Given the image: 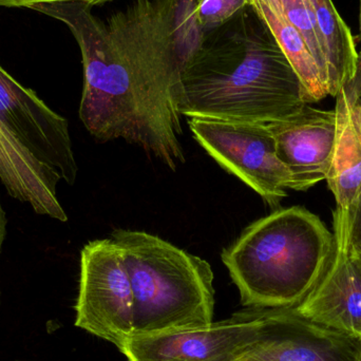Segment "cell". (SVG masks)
Here are the masks:
<instances>
[{
    "label": "cell",
    "instance_id": "3957f363",
    "mask_svg": "<svg viewBox=\"0 0 361 361\" xmlns=\"http://www.w3.org/2000/svg\"><path fill=\"white\" fill-rule=\"evenodd\" d=\"M334 235L300 206L274 212L244 229L222 261L250 309L298 305L326 271Z\"/></svg>",
    "mask_w": 361,
    "mask_h": 361
},
{
    "label": "cell",
    "instance_id": "d4e9b609",
    "mask_svg": "<svg viewBox=\"0 0 361 361\" xmlns=\"http://www.w3.org/2000/svg\"><path fill=\"white\" fill-rule=\"evenodd\" d=\"M360 57H361V54H360Z\"/></svg>",
    "mask_w": 361,
    "mask_h": 361
},
{
    "label": "cell",
    "instance_id": "8992f818",
    "mask_svg": "<svg viewBox=\"0 0 361 361\" xmlns=\"http://www.w3.org/2000/svg\"><path fill=\"white\" fill-rule=\"evenodd\" d=\"M75 326L121 349L133 336V293L118 244L89 242L80 252Z\"/></svg>",
    "mask_w": 361,
    "mask_h": 361
},
{
    "label": "cell",
    "instance_id": "7a4b0ae2",
    "mask_svg": "<svg viewBox=\"0 0 361 361\" xmlns=\"http://www.w3.org/2000/svg\"><path fill=\"white\" fill-rule=\"evenodd\" d=\"M180 116L271 123L311 104L273 33L250 4L204 36L180 70Z\"/></svg>",
    "mask_w": 361,
    "mask_h": 361
},
{
    "label": "cell",
    "instance_id": "ac0fdd59",
    "mask_svg": "<svg viewBox=\"0 0 361 361\" xmlns=\"http://www.w3.org/2000/svg\"><path fill=\"white\" fill-rule=\"evenodd\" d=\"M250 4V0H199L197 19L204 33L226 23Z\"/></svg>",
    "mask_w": 361,
    "mask_h": 361
},
{
    "label": "cell",
    "instance_id": "44dd1931",
    "mask_svg": "<svg viewBox=\"0 0 361 361\" xmlns=\"http://www.w3.org/2000/svg\"><path fill=\"white\" fill-rule=\"evenodd\" d=\"M6 226H8V219L6 212L2 207L1 199H0V252H1L2 244L6 235Z\"/></svg>",
    "mask_w": 361,
    "mask_h": 361
},
{
    "label": "cell",
    "instance_id": "9a60e30c",
    "mask_svg": "<svg viewBox=\"0 0 361 361\" xmlns=\"http://www.w3.org/2000/svg\"><path fill=\"white\" fill-rule=\"evenodd\" d=\"M250 4L271 30L280 48L292 63L307 90L311 104L322 101L330 95L328 85L322 78L319 68L302 35L264 2L250 0Z\"/></svg>",
    "mask_w": 361,
    "mask_h": 361
},
{
    "label": "cell",
    "instance_id": "603a6c76",
    "mask_svg": "<svg viewBox=\"0 0 361 361\" xmlns=\"http://www.w3.org/2000/svg\"><path fill=\"white\" fill-rule=\"evenodd\" d=\"M357 337H360V338L361 339V332L360 333V334L357 335Z\"/></svg>",
    "mask_w": 361,
    "mask_h": 361
},
{
    "label": "cell",
    "instance_id": "484cf974",
    "mask_svg": "<svg viewBox=\"0 0 361 361\" xmlns=\"http://www.w3.org/2000/svg\"><path fill=\"white\" fill-rule=\"evenodd\" d=\"M244 361V360H243Z\"/></svg>",
    "mask_w": 361,
    "mask_h": 361
},
{
    "label": "cell",
    "instance_id": "5b68a950",
    "mask_svg": "<svg viewBox=\"0 0 361 361\" xmlns=\"http://www.w3.org/2000/svg\"><path fill=\"white\" fill-rule=\"evenodd\" d=\"M187 120L195 141L222 169L256 191L269 207L281 204L290 177L269 125L206 116Z\"/></svg>",
    "mask_w": 361,
    "mask_h": 361
},
{
    "label": "cell",
    "instance_id": "e0dca14e",
    "mask_svg": "<svg viewBox=\"0 0 361 361\" xmlns=\"http://www.w3.org/2000/svg\"><path fill=\"white\" fill-rule=\"evenodd\" d=\"M197 4L199 0H176L173 33L180 70L199 50L205 36L197 19Z\"/></svg>",
    "mask_w": 361,
    "mask_h": 361
},
{
    "label": "cell",
    "instance_id": "6da1fadb",
    "mask_svg": "<svg viewBox=\"0 0 361 361\" xmlns=\"http://www.w3.org/2000/svg\"><path fill=\"white\" fill-rule=\"evenodd\" d=\"M176 0H135L107 23L82 1L37 4L80 46L84 89L80 118L97 142L122 139L176 171L185 163L180 137V66L173 42Z\"/></svg>",
    "mask_w": 361,
    "mask_h": 361
},
{
    "label": "cell",
    "instance_id": "ffe728a7",
    "mask_svg": "<svg viewBox=\"0 0 361 361\" xmlns=\"http://www.w3.org/2000/svg\"><path fill=\"white\" fill-rule=\"evenodd\" d=\"M61 1H82L97 6V4H106L114 0H0V8H31L34 4H51V2Z\"/></svg>",
    "mask_w": 361,
    "mask_h": 361
},
{
    "label": "cell",
    "instance_id": "7c38bea8",
    "mask_svg": "<svg viewBox=\"0 0 361 361\" xmlns=\"http://www.w3.org/2000/svg\"><path fill=\"white\" fill-rule=\"evenodd\" d=\"M335 99L336 137L326 180L336 201L333 214L350 219L361 192V57L357 75Z\"/></svg>",
    "mask_w": 361,
    "mask_h": 361
},
{
    "label": "cell",
    "instance_id": "52a82bcc",
    "mask_svg": "<svg viewBox=\"0 0 361 361\" xmlns=\"http://www.w3.org/2000/svg\"><path fill=\"white\" fill-rule=\"evenodd\" d=\"M267 309H250L195 330L133 336L121 348L129 361H242Z\"/></svg>",
    "mask_w": 361,
    "mask_h": 361
},
{
    "label": "cell",
    "instance_id": "9c48e42d",
    "mask_svg": "<svg viewBox=\"0 0 361 361\" xmlns=\"http://www.w3.org/2000/svg\"><path fill=\"white\" fill-rule=\"evenodd\" d=\"M361 339L301 317L294 310L267 309L244 361H358ZM242 360V361H243Z\"/></svg>",
    "mask_w": 361,
    "mask_h": 361
},
{
    "label": "cell",
    "instance_id": "30bf717a",
    "mask_svg": "<svg viewBox=\"0 0 361 361\" xmlns=\"http://www.w3.org/2000/svg\"><path fill=\"white\" fill-rule=\"evenodd\" d=\"M350 221L333 216L334 250L324 275L292 307L301 317L357 336L361 332V264L352 250Z\"/></svg>",
    "mask_w": 361,
    "mask_h": 361
},
{
    "label": "cell",
    "instance_id": "8fae6325",
    "mask_svg": "<svg viewBox=\"0 0 361 361\" xmlns=\"http://www.w3.org/2000/svg\"><path fill=\"white\" fill-rule=\"evenodd\" d=\"M277 154L290 177L288 189L307 191L326 180L336 137L334 110L305 106L298 114L271 123Z\"/></svg>",
    "mask_w": 361,
    "mask_h": 361
},
{
    "label": "cell",
    "instance_id": "cb8c5ba5",
    "mask_svg": "<svg viewBox=\"0 0 361 361\" xmlns=\"http://www.w3.org/2000/svg\"><path fill=\"white\" fill-rule=\"evenodd\" d=\"M358 361H361V353H360V360H358Z\"/></svg>",
    "mask_w": 361,
    "mask_h": 361
},
{
    "label": "cell",
    "instance_id": "7402d4cb",
    "mask_svg": "<svg viewBox=\"0 0 361 361\" xmlns=\"http://www.w3.org/2000/svg\"><path fill=\"white\" fill-rule=\"evenodd\" d=\"M356 254V252H355ZM356 256H357L358 260H360V264H361V255L360 254H356Z\"/></svg>",
    "mask_w": 361,
    "mask_h": 361
},
{
    "label": "cell",
    "instance_id": "d6986e66",
    "mask_svg": "<svg viewBox=\"0 0 361 361\" xmlns=\"http://www.w3.org/2000/svg\"><path fill=\"white\" fill-rule=\"evenodd\" d=\"M349 239L352 250L361 255V192L350 218Z\"/></svg>",
    "mask_w": 361,
    "mask_h": 361
},
{
    "label": "cell",
    "instance_id": "277c9868",
    "mask_svg": "<svg viewBox=\"0 0 361 361\" xmlns=\"http://www.w3.org/2000/svg\"><path fill=\"white\" fill-rule=\"evenodd\" d=\"M133 293V336L214 322V271L207 261L145 231L116 229Z\"/></svg>",
    "mask_w": 361,
    "mask_h": 361
},
{
    "label": "cell",
    "instance_id": "5bb4252c",
    "mask_svg": "<svg viewBox=\"0 0 361 361\" xmlns=\"http://www.w3.org/2000/svg\"><path fill=\"white\" fill-rule=\"evenodd\" d=\"M328 70L330 95L335 97L341 87L357 75L360 53L351 30L343 21L332 0H310Z\"/></svg>",
    "mask_w": 361,
    "mask_h": 361
},
{
    "label": "cell",
    "instance_id": "2e32d148",
    "mask_svg": "<svg viewBox=\"0 0 361 361\" xmlns=\"http://www.w3.org/2000/svg\"><path fill=\"white\" fill-rule=\"evenodd\" d=\"M269 8L275 11L284 20L292 25L305 38V42L311 50L312 55L319 68L322 78L329 87L328 70L322 53L317 27H316L315 15L312 10L310 0H260ZM330 92V87H329Z\"/></svg>",
    "mask_w": 361,
    "mask_h": 361
},
{
    "label": "cell",
    "instance_id": "ba28073f",
    "mask_svg": "<svg viewBox=\"0 0 361 361\" xmlns=\"http://www.w3.org/2000/svg\"><path fill=\"white\" fill-rule=\"evenodd\" d=\"M0 122L36 159L73 185L78 167L69 124L0 66Z\"/></svg>",
    "mask_w": 361,
    "mask_h": 361
},
{
    "label": "cell",
    "instance_id": "4fadbf2b",
    "mask_svg": "<svg viewBox=\"0 0 361 361\" xmlns=\"http://www.w3.org/2000/svg\"><path fill=\"white\" fill-rule=\"evenodd\" d=\"M0 180L8 195L59 222L68 216L57 197L61 177L36 160L0 122Z\"/></svg>",
    "mask_w": 361,
    "mask_h": 361
}]
</instances>
